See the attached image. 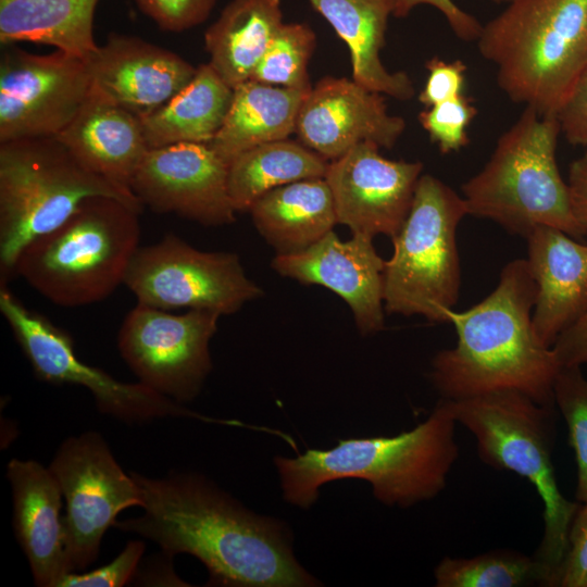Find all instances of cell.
Returning a JSON list of instances; mask_svg holds the SVG:
<instances>
[{"mask_svg": "<svg viewBox=\"0 0 587 587\" xmlns=\"http://www.w3.org/2000/svg\"><path fill=\"white\" fill-rule=\"evenodd\" d=\"M130 474L140 487L143 513L116 521L114 527L152 540L173 558L178 553L197 558L208 570V585H320L297 561L283 522L250 511L203 475Z\"/></svg>", "mask_w": 587, "mask_h": 587, "instance_id": "obj_1", "label": "cell"}, {"mask_svg": "<svg viewBox=\"0 0 587 587\" xmlns=\"http://www.w3.org/2000/svg\"><path fill=\"white\" fill-rule=\"evenodd\" d=\"M537 287L526 259L510 261L496 288L464 311L446 312L457 345L436 353L429 378L444 399L515 389L555 408L553 384L561 367L552 347L533 326Z\"/></svg>", "mask_w": 587, "mask_h": 587, "instance_id": "obj_2", "label": "cell"}, {"mask_svg": "<svg viewBox=\"0 0 587 587\" xmlns=\"http://www.w3.org/2000/svg\"><path fill=\"white\" fill-rule=\"evenodd\" d=\"M457 424L449 400L442 398L426 421L396 436L350 438L296 458L277 455L284 499L308 509L324 484L347 478L369 482L374 497L388 507L433 499L445 489L459 457Z\"/></svg>", "mask_w": 587, "mask_h": 587, "instance_id": "obj_3", "label": "cell"}, {"mask_svg": "<svg viewBox=\"0 0 587 587\" xmlns=\"http://www.w3.org/2000/svg\"><path fill=\"white\" fill-rule=\"evenodd\" d=\"M476 42L511 101L557 115L587 65V0H511Z\"/></svg>", "mask_w": 587, "mask_h": 587, "instance_id": "obj_4", "label": "cell"}, {"mask_svg": "<svg viewBox=\"0 0 587 587\" xmlns=\"http://www.w3.org/2000/svg\"><path fill=\"white\" fill-rule=\"evenodd\" d=\"M560 135L557 115L524 107L484 167L462 185L469 215L525 238L539 226H550L583 240L586 235L573 215L567 182L557 162Z\"/></svg>", "mask_w": 587, "mask_h": 587, "instance_id": "obj_5", "label": "cell"}, {"mask_svg": "<svg viewBox=\"0 0 587 587\" xmlns=\"http://www.w3.org/2000/svg\"><path fill=\"white\" fill-rule=\"evenodd\" d=\"M457 423L475 438L478 458L513 472L536 488L544 502V535L534 555L554 587L569 546V530L580 502L561 492L552 463L555 408L544 407L515 389H499L450 400Z\"/></svg>", "mask_w": 587, "mask_h": 587, "instance_id": "obj_6", "label": "cell"}, {"mask_svg": "<svg viewBox=\"0 0 587 587\" xmlns=\"http://www.w3.org/2000/svg\"><path fill=\"white\" fill-rule=\"evenodd\" d=\"M139 214L116 199L88 198L22 250L15 273L57 305L100 302L124 284L139 248Z\"/></svg>", "mask_w": 587, "mask_h": 587, "instance_id": "obj_7", "label": "cell"}, {"mask_svg": "<svg viewBox=\"0 0 587 587\" xmlns=\"http://www.w3.org/2000/svg\"><path fill=\"white\" fill-rule=\"evenodd\" d=\"M116 199L141 213L132 190L84 165L55 137L0 142V286L16 276L22 250L62 225L88 198Z\"/></svg>", "mask_w": 587, "mask_h": 587, "instance_id": "obj_8", "label": "cell"}, {"mask_svg": "<svg viewBox=\"0 0 587 587\" xmlns=\"http://www.w3.org/2000/svg\"><path fill=\"white\" fill-rule=\"evenodd\" d=\"M469 215L461 195L430 174H422L410 212L391 239L385 267V311L448 323L461 288L457 229Z\"/></svg>", "mask_w": 587, "mask_h": 587, "instance_id": "obj_9", "label": "cell"}, {"mask_svg": "<svg viewBox=\"0 0 587 587\" xmlns=\"http://www.w3.org/2000/svg\"><path fill=\"white\" fill-rule=\"evenodd\" d=\"M0 312L38 379L52 385L84 387L103 414L125 423L171 416L223 422L189 411L139 382L117 380L103 370L85 363L75 352L72 336L24 305L7 285L0 286Z\"/></svg>", "mask_w": 587, "mask_h": 587, "instance_id": "obj_10", "label": "cell"}, {"mask_svg": "<svg viewBox=\"0 0 587 587\" xmlns=\"http://www.w3.org/2000/svg\"><path fill=\"white\" fill-rule=\"evenodd\" d=\"M137 303L162 310H208L220 315L238 312L263 296L234 252L199 250L168 233L139 247L124 284Z\"/></svg>", "mask_w": 587, "mask_h": 587, "instance_id": "obj_11", "label": "cell"}, {"mask_svg": "<svg viewBox=\"0 0 587 587\" xmlns=\"http://www.w3.org/2000/svg\"><path fill=\"white\" fill-rule=\"evenodd\" d=\"M49 469L65 500L63 525L68 571L82 572L97 560L102 538L114 526L116 516L130 507H141V490L97 432L66 438Z\"/></svg>", "mask_w": 587, "mask_h": 587, "instance_id": "obj_12", "label": "cell"}, {"mask_svg": "<svg viewBox=\"0 0 587 587\" xmlns=\"http://www.w3.org/2000/svg\"><path fill=\"white\" fill-rule=\"evenodd\" d=\"M221 316L196 309L174 314L137 303L120 327L117 349L139 383L184 404L198 397L212 371L210 341Z\"/></svg>", "mask_w": 587, "mask_h": 587, "instance_id": "obj_13", "label": "cell"}, {"mask_svg": "<svg viewBox=\"0 0 587 587\" xmlns=\"http://www.w3.org/2000/svg\"><path fill=\"white\" fill-rule=\"evenodd\" d=\"M0 61V142L58 136L91 88L84 59L5 46Z\"/></svg>", "mask_w": 587, "mask_h": 587, "instance_id": "obj_14", "label": "cell"}, {"mask_svg": "<svg viewBox=\"0 0 587 587\" xmlns=\"http://www.w3.org/2000/svg\"><path fill=\"white\" fill-rule=\"evenodd\" d=\"M228 164L208 143H176L149 149L130 189L143 207L174 213L204 226L233 224Z\"/></svg>", "mask_w": 587, "mask_h": 587, "instance_id": "obj_15", "label": "cell"}, {"mask_svg": "<svg viewBox=\"0 0 587 587\" xmlns=\"http://www.w3.org/2000/svg\"><path fill=\"white\" fill-rule=\"evenodd\" d=\"M379 147L363 142L328 162L327 182L338 224L352 234L391 239L402 227L413 202L423 163L390 160Z\"/></svg>", "mask_w": 587, "mask_h": 587, "instance_id": "obj_16", "label": "cell"}, {"mask_svg": "<svg viewBox=\"0 0 587 587\" xmlns=\"http://www.w3.org/2000/svg\"><path fill=\"white\" fill-rule=\"evenodd\" d=\"M405 127L403 117L389 113L382 93L354 79L325 76L304 97L295 134L330 162L363 142L390 149Z\"/></svg>", "mask_w": 587, "mask_h": 587, "instance_id": "obj_17", "label": "cell"}, {"mask_svg": "<svg viewBox=\"0 0 587 587\" xmlns=\"http://www.w3.org/2000/svg\"><path fill=\"white\" fill-rule=\"evenodd\" d=\"M272 267L283 277L323 286L338 295L349 305L361 335L384 328L386 261L372 237L352 234L341 240L332 230L303 251L276 254Z\"/></svg>", "mask_w": 587, "mask_h": 587, "instance_id": "obj_18", "label": "cell"}, {"mask_svg": "<svg viewBox=\"0 0 587 587\" xmlns=\"http://www.w3.org/2000/svg\"><path fill=\"white\" fill-rule=\"evenodd\" d=\"M91 86L139 118L185 88L197 66L142 38L111 34L85 60Z\"/></svg>", "mask_w": 587, "mask_h": 587, "instance_id": "obj_19", "label": "cell"}, {"mask_svg": "<svg viewBox=\"0 0 587 587\" xmlns=\"http://www.w3.org/2000/svg\"><path fill=\"white\" fill-rule=\"evenodd\" d=\"M7 478L12 489V525L35 585L58 587L70 573L61 488L50 469L35 460L11 459Z\"/></svg>", "mask_w": 587, "mask_h": 587, "instance_id": "obj_20", "label": "cell"}, {"mask_svg": "<svg viewBox=\"0 0 587 587\" xmlns=\"http://www.w3.org/2000/svg\"><path fill=\"white\" fill-rule=\"evenodd\" d=\"M536 282V335L548 347L587 311V245L561 229L539 226L527 237Z\"/></svg>", "mask_w": 587, "mask_h": 587, "instance_id": "obj_21", "label": "cell"}, {"mask_svg": "<svg viewBox=\"0 0 587 587\" xmlns=\"http://www.w3.org/2000/svg\"><path fill=\"white\" fill-rule=\"evenodd\" d=\"M57 137L89 170L128 190L150 149L141 120L93 86L76 116Z\"/></svg>", "mask_w": 587, "mask_h": 587, "instance_id": "obj_22", "label": "cell"}, {"mask_svg": "<svg viewBox=\"0 0 587 587\" xmlns=\"http://www.w3.org/2000/svg\"><path fill=\"white\" fill-rule=\"evenodd\" d=\"M308 1L347 45L352 79L396 100L408 101L414 97L410 76L403 71L387 70L380 58L396 0Z\"/></svg>", "mask_w": 587, "mask_h": 587, "instance_id": "obj_23", "label": "cell"}, {"mask_svg": "<svg viewBox=\"0 0 587 587\" xmlns=\"http://www.w3.org/2000/svg\"><path fill=\"white\" fill-rule=\"evenodd\" d=\"M259 234L276 251L292 254L317 242L338 224L325 178H310L270 190L249 209Z\"/></svg>", "mask_w": 587, "mask_h": 587, "instance_id": "obj_24", "label": "cell"}, {"mask_svg": "<svg viewBox=\"0 0 587 587\" xmlns=\"http://www.w3.org/2000/svg\"><path fill=\"white\" fill-rule=\"evenodd\" d=\"M310 90L249 79L234 88L224 123L208 143L227 164L257 146L295 134L301 103Z\"/></svg>", "mask_w": 587, "mask_h": 587, "instance_id": "obj_25", "label": "cell"}, {"mask_svg": "<svg viewBox=\"0 0 587 587\" xmlns=\"http://www.w3.org/2000/svg\"><path fill=\"white\" fill-rule=\"evenodd\" d=\"M284 24L280 0H232L204 34L209 64L233 89L249 80Z\"/></svg>", "mask_w": 587, "mask_h": 587, "instance_id": "obj_26", "label": "cell"}, {"mask_svg": "<svg viewBox=\"0 0 587 587\" xmlns=\"http://www.w3.org/2000/svg\"><path fill=\"white\" fill-rule=\"evenodd\" d=\"M234 89L209 63L165 104L141 120L150 149L176 143H209L222 127Z\"/></svg>", "mask_w": 587, "mask_h": 587, "instance_id": "obj_27", "label": "cell"}, {"mask_svg": "<svg viewBox=\"0 0 587 587\" xmlns=\"http://www.w3.org/2000/svg\"><path fill=\"white\" fill-rule=\"evenodd\" d=\"M99 0H0V42H34L86 59L98 45L93 15Z\"/></svg>", "mask_w": 587, "mask_h": 587, "instance_id": "obj_28", "label": "cell"}, {"mask_svg": "<svg viewBox=\"0 0 587 587\" xmlns=\"http://www.w3.org/2000/svg\"><path fill=\"white\" fill-rule=\"evenodd\" d=\"M328 161L289 139L251 148L228 164V192L235 210L249 211L264 193L283 185L324 178Z\"/></svg>", "mask_w": 587, "mask_h": 587, "instance_id": "obj_29", "label": "cell"}, {"mask_svg": "<svg viewBox=\"0 0 587 587\" xmlns=\"http://www.w3.org/2000/svg\"><path fill=\"white\" fill-rule=\"evenodd\" d=\"M434 577L437 587H549L548 572L534 554L505 549L472 558L445 557Z\"/></svg>", "mask_w": 587, "mask_h": 587, "instance_id": "obj_30", "label": "cell"}, {"mask_svg": "<svg viewBox=\"0 0 587 587\" xmlns=\"http://www.w3.org/2000/svg\"><path fill=\"white\" fill-rule=\"evenodd\" d=\"M316 35L307 23H285L254 68L252 80L277 87L311 90L309 62Z\"/></svg>", "mask_w": 587, "mask_h": 587, "instance_id": "obj_31", "label": "cell"}, {"mask_svg": "<svg viewBox=\"0 0 587 587\" xmlns=\"http://www.w3.org/2000/svg\"><path fill=\"white\" fill-rule=\"evenodd\" d=\"M555 408L564 417L577 464L576 499L587 501V378L580 366H561L553 384Z\"/></svg>", "mask_w": 587, "mask_h": 587, "instance_id": "obj_32", "label": "cell"}, {"mask_svg": "<svg viewBox=\"0 0 587 587\" xmlns=\"http://www.w3.org/2000/svg\"><path fill=\"white\" fill-rule=\"evenodd\" d=\"M477 114L473 100L463 95L425 108L419 121L442 154L458 152L469 142L467 128Z\"/></svg>", "mask_w": 587, "mask_h": 587, "instance_id": "obj_33", "label": "cell"}, {"mask_svg": "<svg viewBox=\"0 0 587 587\" xmlns=\"http://www.w3.org/2000/svg\"><path fill=\"white\" fill-rule=\"evenodd\" d=\"M145 549L142 540H129L111 562L90 572H71L61 579L58 587L124 586L133 580Z\"/></svg>", "mask_w": 587, "mask_h": 587, "instance_id": "obj_34", "label": "cell"}, {"mask_svg": "<svg viewBox=\"0 0 587 587\" xmlns=\"http://www.w3.org/2000/svg\"><path fill=\"white\" fill-rule=\"evenodd\" d=\"M160 29L180 33L202 24L216 0H133Z\"/></svg>", "mask_w": 587, "mask_h": 587, "instance_id": "obj_35", "label": "cell"}, {"mask_svg": "<svg viewBox=\"0 0 587 587\" xmlns=\"http://www.w3.org/2000/svg\"><path fill=\"white\" fill-rule=\"evenodd\" d=\"M425 65L428 74L419 93V101L425 108L463 95L466 65L462 60L447 62L434 57Z\"/></svg>", "mask_w": 587, "mask_h": 587, "instance_id": "obj_36", "label": "cell"}, {"mask_svg": "<svg viewBox=\"0 0 587 587\" xmlns=\"http://www.w3.org/2000/svg\"><path fill=\"white\" fill-rule=\"evenodd\" d=\"M554 587H587V501L580 503L572 520L567 551Z\"/></svg>", "mask_w": 587, "mask_h": 587, "instance_id": "obj_37", "label": "cell"}, {"mask_svg": "<svg viewBox=\"0 0 587 587\" xmlns=\"http://www.w3.org/2000/svg\"><path fill=\"white\" fill-rule=\"evenodd\" d=\"M419 5L435 8L446 20L453 34L463 41H476L483 24L453 0H396L395 17H405Z\"/></svg>", "mask_w": 587, "mask_h": 587, "instance_id": "obj_38", "label": "cell"}, {"mask_svg": "<svg viewBox=\"0 0 587 587\" xmlns=\"http://www.w3.org/2000/svg\"><path fill=\"white\" fill-rule=\"evenodd\" d=\"M557 117L561 134L571 145L587 147V65Z\"/></svg>", "mask_w": 587, "mask_h": 587, "instance_id": "obj_39", "label": "cell"}, {"mask_svg": "<svg viewBox=\"0 0 587 587\" xmlns=\"http://www.w3.org/2000/svg\"><path fill=\"white\" fill-rule=\"evenodd\" d=\"M561 366L587 365V311L552 346Z\"/></svg>", "mask_w": 587, "mask_h": 587, "instance_id": "obj_40", "label": "cell"}, {"mask_svg": "<svg viewBox=\"0 0 587 587\" xmlns=\"http://www.w3.org/2000/svg\"><path fill=\"white\" fill-rule=\"evenodd\" d=\"M567 186L573 215L587 235V151L571 163Z\"/></svg>", "mask_w": 587, "mask_h": 587, "instance_id": "obj_41", "label": "cell"}, {"mask_svg": "<svg viewBox=\"0 0 587 587\" xmlns=\"http://www.w3.org/2000/svg\"><path fill=\"white\" fill-rule=\"evenodd\" d=\"M488 1H491V2H495V3H509L511 0H488Z\"/></svg>", "mask_w": 587, "mask_h": 587, "instance_id": "obj_42", "label": "cell"}]
</instances>
